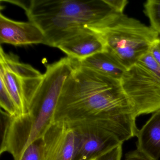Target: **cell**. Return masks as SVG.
<instances>
[{
    "label": "cell",
    "mask_w": 160,
    "mask_h": 160,
    "mask_svg": "<svg viewBox=\"0 0 160 160\" xmlns=\"http://www.w3.org/2000/svg\"><path fill=\"white\" fill-rule=\"evenodd\" d=\"M120 82L138 117L160 109V66L152 56L127 69Z\"/></svg>",
    "instance_id": "5b68a950"
},
{
    "label": "cell",
    "mask_w": 160,
    "mask_h": 160,
    "mask_svg": "<svg viewBox=\"0 0 160 160\" xmlns=\"http://www.w3.org/2000/svg\"><path fill=\"white\" fill-rule=\"evenodd\" d=\"M58 48L69 58L81 61L104 51L105 45L100 32L87 30L63 41Z\"/></svg>",
    "instance_id": "30bf717a"
},
{
    "label": "cell",
    "mask_w": 160,
    "mask_h": 160,
    "mask_svg": "<svg viewBox=\"0 0 160 160\" xmlns=\"http://www.w3.org/2000/svg\"><path fill=\"white\" fill-rule=\"evenodd\" d=\"M149 52L154 60L160 66V36L153 44Z\"/></svg>",
    "instance_id": "e0dca14e"
},
{
    "label": "cell",
    "mask_w": 160,
    "mask_h": 160,
    "mask_svg": "<svg viewBox=\"0 0 160 160\" xmlns=\"http://www.w3.org/2000/svg\"><path fill=\"white\" fill-rule=\"evenodd\" d=\"M60 92L51 86L42 87L35 94L28 113L5 117L0 153L8 152L14 160H20L27 148L42 138L55 122L54 116Z\"/></svg>",
    "instance_id": "3957f363"
},
{
    "label": "cell",
    "mask_w": 160,
    "mask_h": 160,
    "mask_svg": "<svg viewBox=\"0 0 160 160\" xmlns=\"http://www.w3.org/2000/svg\"><path fill=\"white\" fill-rule=\"evenodd\" d=\"M0 105L4 113L10 118L20 116L18 109L10 95L4 81L0 78Z\"/></svg>",
    "instance_id": "4fadbf2b"
},
{
    "label": "cell",
    "mask_w": 160,
    "mask_h": 160,
    "mask_svg": "<svg viewBox=\"0 0 160 160\" xmlns=\"http://www.w3.org/2000/svg\"><path fill=\"white\" fill-rule=\"evenodd\" d=\"M100 33L105 50L127 69L148 53L160 37L151 26L124 14Z\"/></svg>",
    "instance_id": "277c9868"
},
{
    "label": "cell",
    "mask_w": 160,
    "mask_h": 160,
    "mask_svg": "<svg viewBox=\"0 0 160 160\" xmlns=\"http://www.w3.org/2000/svg\"><path fill=\"white\" fill-rule=\"evenodd\" d=\"M71 127L78 136L77 148L73 160H92L123 144L115 134L99 126L80 124Z\"/></svg>",
    "instance_id": "52a82bcc"
},
{
    "label": "cell",
    "mask_w": 160,
    "mask_h": 160,
    "mask_svg": "<svg viewBox=\"0 0 160 160\" xmlns=\"http://www.w3.org/2000/svg\"><path fill=\"white\" fill-rule=\"evenodd\" d=\"M41 160H73L78 136L69 124L54 122L42 138Z\"/></svg>",
    "instance_id": "ba28073f"
},
{
    "label": "cell",
    "mask_w": 160,
    "mask_h": 160,
    "mask_svg": "<svg viewBox=\"0 0 160 160\" xmlns=\"http://www.w3.org/2000/svg\"><path fill=\"white\" fill-rule=\"evenodd\" d=\"M144 12L151 27L160 35V0H148L144 3Z\"/></svg>",
    "instance_id": "5bb4252c"
},
{
    "label": "cell",
    "mask_w": 160,
    "mask_h": 160,
    "mask_svg": "<svg viewBox=\"0 0 160 160\" xmlns=\"http://www.w3.org/2000/svg\"><path fill=\"white\" fill-rule=\"evenodd\" d=\"M95 160V159H92V160Z\"/></svg>",
    "instance_id": "ffe728a7"
},
{
    "label": "cell",
    "mask_w": 160,
    "mask_h": 160,
    "mask_svg": "<svg viewBox=\"0 0 160 160\" xmlns=\"http://www.w3.org/2000/svg\"><path fill=\"white\" fill-rule=\"evenodd\" d=\"M108 1L117 11L122 13L128 3L127 0H108Z\"/></svg>",
    "instance_id": "ac0fdd59"
},
{
    "label": "cell",
    "mask_w": 160,
    "mask_h": 160,
    "mask_svg": "<svg viewBox=\"0 0 160 160\" xmlns=\"http://www.w3.org/2000/svg\"><path fill=\"white\" fill-rule=\"evenodd\" d=\"M137 117L120 81L81 66L77 61L63 85L54 121L71 126H99L115 134L123 143L136 137Z\"/></svg>",
    "instance_id": "6da1fadb"
},
{
    "label": "cell",
    "mask_w": 160,
    "mask_h": 160,
    "mask_svg": "<svg viewBox=\"0 0 160 160\" xmlns=\"http://www.w3.org/2000/svg\"><path fill=\"white\" fill-rule=\"evenodd\" d=\"M0 42L16 46L45 43L44 34L34 23L19 22L0 14Z\"/></svg>",
    "instance_id": "9c48e42d"
},
{
    "label": "cell",
    "mask_w": 160,
    "mask_h": 160,
    "mask_svg": "<svg viewBox=\"0 0 160 160\" xmlns=\"http://www.w3.org/2000/svg\"><path fill=\"white\" fill-rule=\"evenodd\" d=\"M78 62L81 66L119 81L127 70L113 55L106 50L85 59L78 61Z\"/></svg>",
    "instance_id": "7c38bea8"
},
{
    "label": "cell",
    "mask_w": 160,
    "mask_h": 160,
    "mask_svg": "<svg viewBox=\"0 0 160 160\" xmlns=\"http://www.w3.org/2000/svg\"><path fill=\"white\" fill-rule=\"evenodd\" d=\"M137 150L150 160L160 158V109L153 113L149 119L138 129Z\"/></svg>",
    "instance_id": "8fae6325"
},
{
    "label": "cell",
    "mask_w": 160,
    "mask_h": 160,
    "mask_svg": "<svg viewBox=\"0 0 160 160\" xmlns=\"http://www.w3.org/2000/svg\"><path fill=\"white\" fill-rule=\"evenodd\" d=\"M22 7L29 21L43 32L45 45L56 48L82 32H100L123 14L108 0H32Z\"/></svg>",
    "instance_id": "7a4b0ae2"
},
{
    "label": "cell",
    "mask_w": 160,
    "mask_h": 160,
    "mask_svg": "<svg viewBox=\"0 0 160 160\" xmlns=\"http://www.w3.org/2000/svg\"><path fill=\"white\" fill-rule=\"evenodd\" d=\"M122 145V144H120L117 147L102 153L96 157L95 160H121Z\"/></svg>",
    "instance_id": "2e32d148"
},
{
    "label": "cell",
    "mask_w": 160,
    "mask_h": 160,
    "mask_svg": "<svg viewBox=\"0 0 160 160\" xmlns=\"http://www.w3.org/2000/svg\"><path fill=\"white\" fill-rule=\"evenodd\" d=\"M0 65V78L4 81L20 116L28 114L43 74L31 65L20 62L12 54H2Z\"/></svg>",
    "instance_id": "8992f818"
},
{
    "label": "cell",
    "mask_w": 160,
    "mask_h": 160,
    "mask_svg": "<svg viewBox=\"0 0 160 160\" xmlns=\"http://www.w3.org/2000/svg\"><path fill=\"white\" fill-rule=\"evenodd\" d=\"M42 153V139H40L27 148L20 160H41Z\"/></svg>",
    "instance_id": "9a60e30c"
},
{
    "label": "cell",
    "mask_w": 160,
    "mask_h": 160,
    "mask_svg": "<svg viewBox=\"0 0 160 160\" xmlns=\"http://www.w3.org/2000/svg\"><path fill=\"white\" fill-rule=\"evenodd\" d=\"M124 160H150L147 159L137 150L129 152L125 154Z\"/></svg>",
    "instance_id": "d6986e66"
}]
</instances>
